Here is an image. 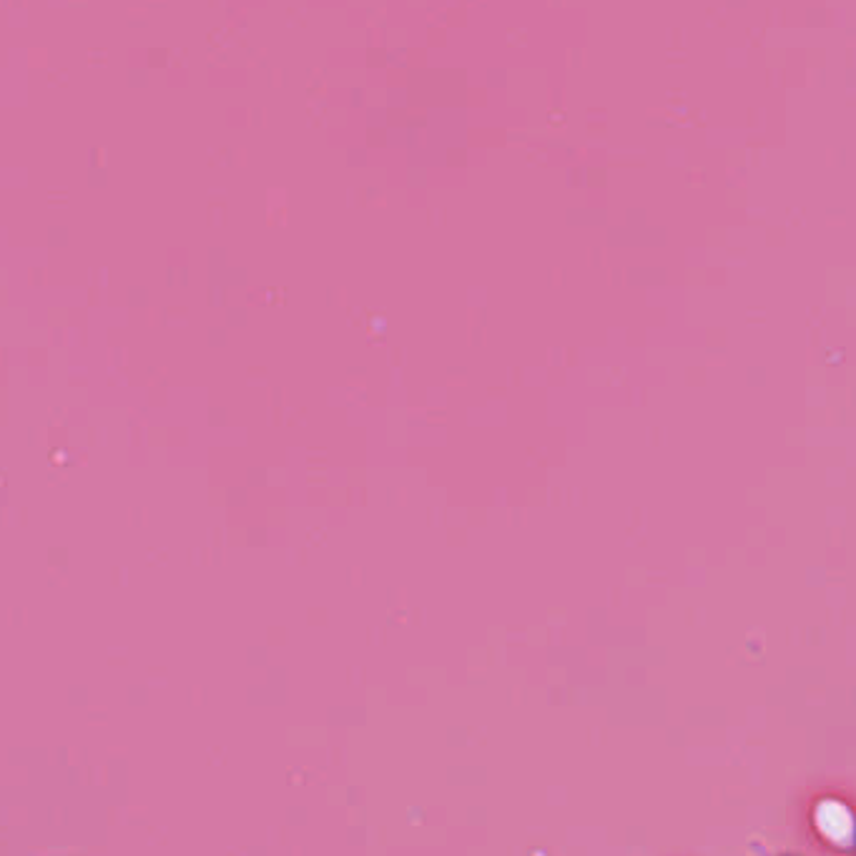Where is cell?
<instances>
[{"label":"cell","mask_w":856,"mask_h":856,"mask_svg":"<svg viewBox=\"0 0 856 856\" xmlns=\"http://www.w3.org/2000/svg\"><path fill=\"white\" fill-rule=\"evenodd\" d=\"M819 826L821 832L832 839H839V842H849L852 836V819L849 811H846L842 804L829 801L819 809Z\"/></svg>","instance_id":"cell-1"}]
</instances>
